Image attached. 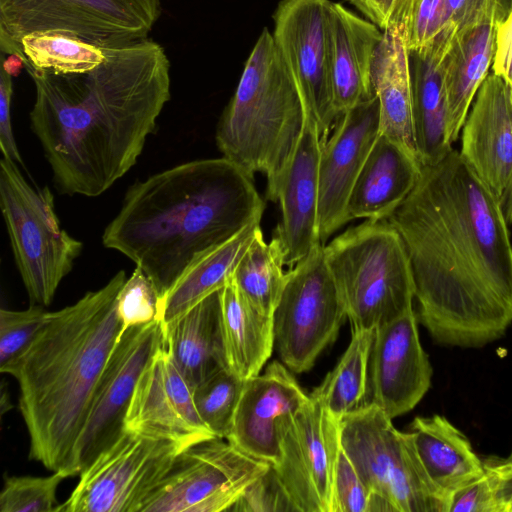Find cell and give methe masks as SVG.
I'll use <instances>...</instances> for the list:
<instances>
[{
  "label": "cell",
  "mask_w": 512,
  "mask_h": 512,
  "mask_svg": "<svg viewBox=\"0 0 512 512\" xmlns=\"http://www.w3.org/2000/svg\"><path fill=\"white\" fill-rule=\"evenodd\" d=\"M184 449L172 441L124 430L79 475L56 512H141Z\"/></svg>",
  "instance_id": "7c38bea8"
},
{
  "label": "cell",
  "mask_w": 512,
  "mask_h": 512,
  "mask_svg": "<svg viewBox=\"0 0 512 512\" xmlns=\"http://www.w3.org/2000/svg\"><path fill=\"white\" fill-rule=\"evenodd\" d=\"M374 335L375 329L352 330L350 343L337 365L311 392L337 420L367 404L365 398Z\"/></svg>",
  "instance_id": "4dcf8cb0"
},
{
  "label": "cell",
  "mask_w": 512,
  "mask_h": 512,
  "mask_svg": "<svg viewBox=\"0 0 512 512\" xmlns=\"http://www.w3.org/2000/svg\"><path fill=\"white\" fill-rule=\"evenodd\" d=\"M66 476L53 472L46 477L9 476L0 493L1 512H56L57 489Z\"/></svg>",
  "instance_id": "d590c367"
},
{
  "label": "cell",
  "mask_w": 512,
  "mask_h": 512,
  "mask_svg": "<svg viewBox=\"0 0 512 512\" xmlns=\"http://www.w3.org/2000/svg\"><path fill=\"white\" fill-rule=\"evenodd\" d=\"M410 432L427 474L450 502L457 490L484 474L469 439L445 417H416Z\"/></svg>",
  "instance_id": "4316f807"
},
{
  "label": "cell",
  "mask_w": 512,
  "mask_h": 512,
  "mask_svg": "<svg viewBox=\"0 0 512 512\" xmlns=\"http://www.w3.org/2000/svg\"><path fill=\"white\" fill-rule=\"evenodd\" d=\"M371 80L379 102L380 134L420 163L413 126L410 52L404 34L383 31L373 58Z\"/></svg>",
  "instance_id": "cb8c5ba5"
},
{
  "label": "cell",
  "mask_w": 512,
  "mask_h": 512,
  "mask_svg": "<svg viewBox=\"0 0 512 512\" xmlns=\"http://www.w3.org/2000/svg\"><path fill=\"white\" fill-rule=\"evenodd\" d=\"M372 494L362 481L340 438L333 476V512H370Z\"/></svg>",
  "instance_id": "f35d334b"
},
{
  "label": "cell",
  "mask_w": 512,
  "mask_h": 512,
  "mask_svg": "<svg viewBox=\"0 0 512 512\" xmlns=\"http://www.w3.org/2000/svg\"><path fill=\"white\" fill-rule=\"evenodd\" d=\"M164 333L171 357L192 389L227 368L221 326V289L164 327Z\"/></svg>",
  "instance_id": "d4e9b609"
},
{
  "label": "cell",
  "mask_w": 512,
  "mask_h": 512,
  "mask_svg": "<svg viewBox=\"0 0 512 512\" xmlns=\"http://www.w3.org/2000/svg\"><path fill=\"white\" fill-rule=\"evenodd\" d=\"M413 309L375 329L369 362L370 401L391 419L411 411L431 385Z\"/></svg>",
  "instance_id": "ac0fdd59"
},
{
  "label": "cell",
  "mask_w": 512,
  "mask_h": 512,
  "mask_svg": "<svg viewBox=\"0 0 512 512\" xmlns=\"http://www.w3.org/2000/svg\"><path fill=\"white\" fill-rule=\"evenodd\" d=\"M341 443L372 494L371 511L449 512L450 499L433 483L413 434L399 431L367 403L340 420Z\"/></svg>",
  "instance_id": "52a82bcc"
},
{
  "label": "cell",
  "mask_w": 512,
  "mask_h": 512,
  "mask_svg": "<svg viewBox=\"0 0 512 512\" xmlns=\"http://www.w3.org/2000/svg\"><path fill=\"white\" fill-rule=\"evenodd\" d=\"M104 51V61L83 73L25 67L35 85L32 131L68 195L99 196L125 175L170 99L160 44L147 38Z\"/></svg>",
  "instance_id": "7a4b0ae2"
},
{
  "label": "cell",
  "mask_w": 512,
  "mask_h": 512,
  "mask_svg": "<svg viewBox=\"0 0 512 512\" xmlns=\"http://www.w3.org/2000/svg\"><path fill=\"white\" fill-rule=\"evenodd\" d=\"M380 30H395L408 38L418 0H348Z\"/></svg>",
  "instance_id": "ab89813d"
},
{
  "label": "cell",
  "mask_w": 512,
  "mask_h": 512,
  "mask_svg": "<svg viewBox=\"0 0 512 512\" xmlns=\"http://www.w3.org/2000/svg\"><path fill=\"white\" fill-rule=\"evenodd\" d=\"M457 29L493 23L499 25L512 9V0H448Z\"/></svg>",
  "instance_id": "60d3db41"
},
{
  "label": "cell",
  "mask_w": 512,
  "mask_h": 512,
  "mask_svg": "<svg viewBox=\"0 0 512 512\" xmlns=\"http://www.w3.org/2000/svg\"><path fill=\"white\" fill-rule=\"evenodd\" d=\"M165 342L160 320L120 333L97 383L76 447L79 475L123 434L137 380Z\"/></svg>",
  "instance_id": "9a60e30c"
},
{
  "label": "cell",
  "mask_w": 512,
  "mask_h": 512,
  "mask_svg": "<svg viewBox=\"0 0 512 512\" xmlns=\"http://www.w3.org/2000/svg\"><path fill=\"white\" fill-rule=\"evenodd\" d=\"M322 139L316 122L306 114L295 152L267 198L278 202L281 221L276 228L285 263L292 268L323 245L318 229L319 160Z\"/></svg>",
  "instance_id": "ffe728a7"
},
{
  "label": "cell",
  "mask_w": 512,
  "mask_h": 512,
  "mask_svg": "<svg viewBox=\"0 0 512 512\" xmlns=\"http://www.w3.org/2000/svg\"><path fill=\"white\" fill-rule=\"evenodd\" d=\"M449 512H498L493 479L486 468L482 476L452 495Z\"/></svg>",
  "instance_id": "b9f144b4"
},
{
  "label": "cell",
  "mask_w": 512,
  "mask_h": 512,
  "mask_svg": "<svg viewBox=\"0 0 512 512\" xmlns=\"http://www.w3.org/2000/svg\"><path fill=\"white\" fill-rule=\"evenodd\" d=\"M506 459H507V460L511 463V465H512V452H511L510 456H509L508 458H506Z\"/></svg>",
  "instance_id": "681fc988"
},
{
  "label": "cell",
  "mask_w": 512,
  "mask_h": 512,
  "mask_svg": "<svg viewBox=\"0 0 512 512\" xmlns=\"http://www.w3.org/2000/svg\"><path fill=\"white\" fill-rule=\"evenodd\" d=\"M352 330H374L413 309L409 256L387 220H366L324 245Z\"/></svg>",
  "instance_id": "8992f818"
},
{
  "label": "cell",
  "mask_w": 512,
  "mask_h": 512,
  "mask_svg": "<svg viewBox=\"0 0 512 512\" xmlns=\"http://www.w3.org/2000/svg\"><path fill=\"white\" fill-rule=\"evenodd\" d=\"M160 13V0H0V48L25 55L21 39L43 31L121 46L147 39Z\"/></svg>",
  "instance_id": "9c48e42d"
},
{
  "label": "cell",
  "mask_w": 512,
  "mask_h": 512,
  "mask_svg": "<svg viewBox=\"0 0 512 512\" xmlns=\"http://www.w3.org/2000/svg\"><path fill=\"white\" fill-rule=\"evenodd\" d=\"M345 318L343 300L320 245L289 269L274 310V339L281 362L295 373L310 370L334 342Z\"/></svg>",
  "instance_id": "30bf717a"
},
{
  "label": "cell",
  "mask_w": 512,
  "mask_h": 512,
  "mask_svg": "<svg viewBox=\"0 0 512 512\" xmlns=\"http://www.w3.org/2000/svg\"><path fill=\"white\" fill-rule=\"evenodd\" d=\"M492 69L512 90V9L497 27Z\"/></svg>",
  "instance_id": "ee69618b"
},
{
  "label": "cell",
  "mask_w": 512,
  "mask_h": 512,
  "mask_svg": "<svg viewBox=\"0 0 512 512\" xmlns=\"http://www.w3.org/2000/svg\"><path fill=\"white\" fill-rule=\"evenodd\" d=\"M379 135V102L375 95L340 115L331 137L322 142L318 174L322 244L349 222L347 204L352 187Z\"/></svg>",
  "instance_id": "e0dca14e"
},
{
  "label": "cell",
  "mask_w": 512,
  "mask_h": 512,
  "mask_svg": "<svg viewBox=\"0 0 512 512\" xmlns=\"http://www.w3.org/2000/svg\"><path fill=\"white\" fill-rule=\"evenodd\" d=\"M330 4L329 0H281L273 14L275 45L322 142L338 118L330 82Z\"/></svg>",
  "instance_id": "5bb4252c"
},
{
  "label": "cell",
  "mask_w": 512,
  "mask_h": 512,
  "mask_svg": "<svg viewBox=\"0 0 512 512\" xmlns=\"http://www.w3.org/2000/svg\"><path fill=\"white\" fill-rule=\"evenodd\" d=\"M284 265L285 253L280 239L274 235L266 242L259 228L231 278L254 307L273 315L287 279Z\"/></svg>",
  "instance_id": "1f68e13d"
},
{
  "label": "cell",
  "mask_w": 512,
  "mask_h": 512,
  "mask_svg": "<svg viewBox=\"0 0 512 512\" xmlns=\"http://www.w3.org/2000/svg\"><path fill=\"white\" fill-rule=\"evenodd\" d=\"M461 130L460 155L504 209L512 197V90L501 77L488 74Z\"/></svg>",
  "instance_id": "d6986e66"
},
{
  "label": "cell",
  "mask_w": 512,
  "mask_h": 512,
  "mask_svg": "<svg viewBox=\"0 0 512 512\" xmlns=\"http://www.w3.org/2000/svg\"><path fill=\"white\" fill-rule=\"evenodd\" d=\"M490 472L498 512H512V465L507 459L490 457L483 460Z\"/></svg>",
  "instance_id": "f6af8a7d"
},
{
  "label": "cell",
  "mask_w": 512,
  "mask_h": 512,
  "mask_svg": "<svg viewBox=\"0 0 512 512\" xmlns=\"http://www.w3.org/2000/svg\"><path fill=\"white\" fill-rule=\"evenodd\" d=\"M421 164L401 146L380 134L352 187L347 216L353 219H387L415 187Z\"/></svg>",
  "instance_id": "603a6c76"
},
{
  "label": "cell",
  "mask_w": 512,
  "mask_h": 512,
  "mask_svg": "<svg viewBox=\"0 0 512 512\" xmlns=\"http://www.w3.org/2000/svg\"><path fill=\"white\" fill-rule=\"evenodd\" d=\"M125 281L119 271L102 288L49 312L29 348L2 372L19 384L30 458L66 478L79 476L76 447L122 330L117 298Z\"/></svg>",
  "instance_id": "277c9868"
},
{
  "label": "cell",
  "mask_w": 512,
  "mask_h": 512,
  "mask_svg": "<svg viewBox=\"0 0 512 512\" xmlns=\"http://www.w3.org/2000/svg\"><path fill=\"white\" fill-rule=\"evenodd\" d=\"M413 274L418 321L439 344L480 347L512 323V244L499 200L453 148L421 166L387 218Z\"/></svg>",
  "instance_id": "6da1fadb"
},
{
  "label": "cell",
  "mask_w": 512,
  "mask_h": 512,
  "mask_svg": "<svg viewBox=\"0 0 512 512\" xmlns=\"http://www.w3.org/2000/svg\"><path fill=\"white\" fill-rule=\"evenodd\" d=\"M221 326L227 369L244 380L260 374L275 346L273 315L254 307L232 278L221 289Z\"/></svg>",
  "instance_id": "83f0119b"
},
{
  "label": "cell",
  "mask_w": 512,
  "mask_h": 512,
  "mask_svg": "<svg viewBox=\"0 0 512 512\" xmlns=\"http://www.w3.org/2000/svg\"><path fill=\"white\" fill-rule=\"evenodd\" d=\"M447 53H410L414 137L421 166L436 164L452 149L443 79V60Z\"/></svg>",
  "instance_id": "f1b7e54d"
},
{
  "label": "cell",
  "mask_w": 512,
  "mask_h": 512,
  "mask_svg": "<svg viewBox=\"0 0 512 512\" xmlns=\"http://www.w3.org/2000/svg\"><path fill=\"white\" fill-rule=\"evenodd\" d=\"M504 214L507 223L512 222V201L511 203L504 209Z\"/></svg>",
  "instance_id": "c3c4849f"
},
{
  "label": "cell",
  "mask_w": 512,
  "mask_h": 512,
  "mask_svg": "<svg viewBox=\"0 0 512 512\" xmlns=\"http://www.w3.org/2000/svg\"><path fill=\"white\" fill-rule=\"evenodd\" d=\"M11 159L0 161V207L31 304H51L83 244L60 225L48 187L30 184Z\"/></svg>",
  "instance_id": "ba28073f"
},
{
  "label": "cell",
  "mask_w": 512,
  "mask_h": 512,
  "mask_svg": "<svg viewBox=\"0 0 512 512\" xmlns=\"http://www.w3.org/2000/svg\"><path fill=\"white\" fill-rule=\"evenodd\" d=\"M244 381L223 368L193 389L197 412L214 436L226 439Z\"/></svg>",
  "instance_id": "836d02e7"
},
{
  "label": "cell",
  "mask_w": 512,
  "mask_h": 512,
  "mask_svg": "<svg viewBox=\"0 0 512 512\" xmlns=\"http://www.w3.org/2000/svg\"><path fill=\"white\" fill-rule=\"evenodd\" d=\"M271 464L212 437L182 450L141 512L230 511Z\"/></svg>",
  "instance_id": "8fae6325"
},
{
  "label": "cell",
  "mask_w": 512,
  "mask_h": 512,
  "mask_svg": "<svg viewBox=\"0 0 512 512\" xmlns=\"http://www.w3.org/2000/svg\"><path fill=\"white\" fill-rule=\"evenodd\" d=\"M20 45L28 65L55 74L83 73L105 59L104 48L57 31L27 34Z\"/></svg>",
  "instance_id": "d6a6232c"
},
{
  "label": "cell",
  "mask_w": 512,
  "mask_h": 512,
  "mask_svg": "<svg viewBox=\"0 0 512 512\" xmlns=\"http://www.w3.org/2000/svg\"><path fill=\"white\" fill-rule=\"evenodd\" d=\"M305 119L299 92L264 27L218 122V149L249 175L265 174L267 194L295 152Z\"/></svg>",
  "instance_id": "5b68a950"
},
{
  "label": "cell",
  "mask_w": 512,
  "mask_h": 512,
  "mask_svg": "<svg viewBox=\"0 0 512 512\" xmlns=\"http://www.w3.org/2000/svg\"><path fill=\"white\" fill-rule=\"evenodd\" d=\"M1 415H3L6 411L12 408V404L9 400V394L8 391L5 390V384H2L1 388Z\"/></svg>",
  "instance_id": "7dc6e473"
},
{
  "label": "cell",
  "mask_w": 512,
  "mask_h": 512,
  "mask_svg": "<svg viewBox=\"0 0 512 512\" xmlns=\"http://www.w3.org/2000/svg\"><path fill=\"white\" fill-rule=\"evenodd\" d=\"M124 430L172 441L183 448L216 437L199 416L193 389L175 365L166 342L137 380Z\"/></svg>",
  "instance_id": "2e32d148"
},
{
  "label": "cell",
  "mask_w": 512,
  "mask_h": 512,
  "mask_svg": "<svg viewBox=\"0 0 512 512\" xmlns=\"http://www.w3.org/2000/svg\"><path fill=\"white\" fill-rule=\"evenodd\" d=\"M279 461L275 478L292 511L333 512L334 463L340 420L313 393L277 423Z\"/></svg>",
  "instance_id": "4fadbf2b"
},
{
  "label": "cell",
  "mask_w": 512,
  "mask_h": 512,
  "mask_svg": "<svg viewBox=\"0 0 512 512\" xmlns=\"http://www.w3.org/2000/svg\"><path fill=\"white\" fill-rule=\"evenodd\" d=\"M252 178L225 157L154 174L130 187L103 245L139 266L162 298L203 256L262 218Z\"/></svg>",
  "instance_id": "3957f363"
},
{
  "label": "cell",
  "mask_w": 512,
  "mask_h": 512,
  "mask_svg": "<svg viewBox=\"0 0 512 512\" xmlns=\"http://www.w3.org/2000/svg\"><path fill=\"white\" fill-rule=\"evenodd\" d=\"M161 296L145 272L136 266L117 298L122 330L159 320Z\"/></svg>",
  "instance_id": "74e56055"
},
{
  "label": "cell",
  "mask_w": 512,
  "mask_h": 512,
  "mask_svg": "<svg viewBox=\"0 0 512 512\" xmlns=\"http://www.w3.org/2000/svg\"><path fill=\"white\" fill-rule=\"evenodd\" d=\"M12 76L2 68L0 72V148L3 157L22 164L11 123Z\"/></svg>",
  "instance_id": "7bdbcfd3"
},
{
  "label": "cell",
  "mask_w": 512,
  "mask_h": 512,
  "mask_svg": "<svg viewBox=\"0 0 512 512\" xmlns=\"http://www.w3.org/2000/svg\"><path fill=\"white\" fill-rule=\"evenodd\" d=\"M27 64L28 60L25 55L14 53L2 60V69L12 77H16Z\"/></svg>",
  "instance_id": "bcb514c9"
},
{
  "label": "cell",
  "mask_w": 512,
  "mask_h": 512,
  "mask_svg": "<svg viewBox=\"0 0 512 512\" xmlns=\"http://www.w3.org/2000/svg\"><path fill=\"white\" fill-rule=\"evenodd\" d=\"M458 29L448 0H418L409 28L410 53L448 52Z\"/></svg>",
  "instance_id": "e575fe53"
},
{
  "label": "cell",
  "mask_w": 512,
  "mask_h": 512,
  "mask_svg": "<svg viewBox=\"0 0 512 512\" xmlns=\"http://www.w3.org/2000/svg\"><path fill=\"white\" fill-rule=\"evenodd\" d=\"M497 24L486 23L457 31L443 60L447 101V132L452 144L468 115L469 108L493 63Z\"/></svg>",
  "instance_id": "484cf974"
},
{
  "label": "cell",
  "mask_w": 512,
  "mask_h": 512,
  "mask_svg": "<svg viewBox=\"0 0 512 512\" xmlns=\"http://www.w3.org/2000/svg\"><path fill=\"white\" fill-rule=\"evenodd\" d=\"M383 31L340 3L329 9V64L337 117L366 102L375 93L371 71Z\"/></svg>",
  "instance_id": "7402d4cb"
},
{
  "label": "cell",
  "mask_w": 512,
  "mask_h": 512,
  "mask_svg": "<svg viewBox=\"0 0 512 512\" xmlns=\"http://www.w3.org/2000/svg\"><path fill=\"white\" fill-rule=\"evenodd\" d=\"M308 397L289 368L271 362L263 373L244 381L226 440L275 465L280 457L278 420L298 410Z\"/></svg>",
  "instance_id": "44dd1931"
},
{
  "label": "cell",
  "mask_w": 512,
  "mask_h": 512,
  "mask_svg": "<svg viewBox=\"0 0 512 512\" xmlns=\"http://www.w3.org/2000/svg\"><path fill=\"white\" fill-rule=\"evenodd\" d=\"M48 311L31 304L26 310H0V371L18 359L44 326Z\"/></svg>",
  "instance_id": "8d00e7d4"
},
{
  "label": "cell",
  "mask_w": 512,
  "mask_h": 512,
  "mask_svg": "<svg viewBox=\"0 0 512 512\" xmlns=\"http://www.w3.org/2000/svg\"><path fill=\"white\" fill-rule=\"evenodd\" d=\"M260 223L261 218L254 220L233 238L207 253L164 294L160 301L159 316L164 327L227 284L261 228Z\"/></svg>",
  "instance_id": "f546056e"
}]
</instances>
